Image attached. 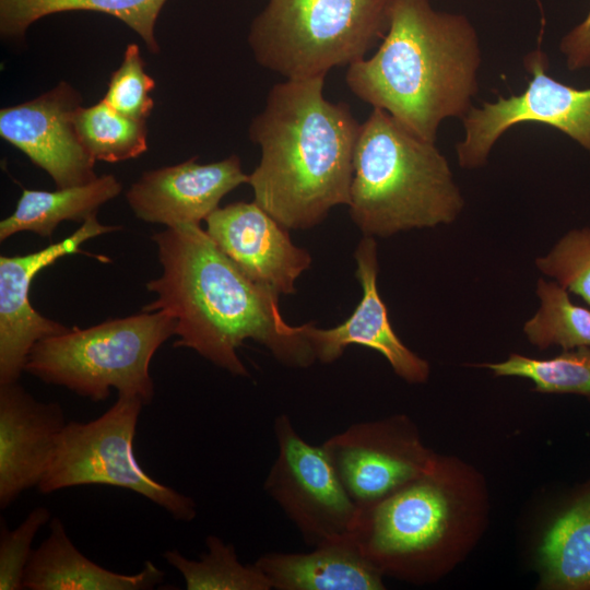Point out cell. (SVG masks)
Here are the masks:
<instances>
[{"label": "cell", "mask_w": 590, "mask_h": 590, "mask_svg": "<svg viewBox=\"0 0 590 590\" xmlns=\"http://www.w3.org/2000/svg\"><path fill=\"white\" fill-rule=\"evenodd\" d=\"M143 405L140 398L121 394L99 417L68 422L38 491L50 494L80 485L116 486L148 498L176 520H193L194 500L150 476L135 458L133 442Z\"/></svg>", "instance_id": "obj_8"}, {"label": "cell", "mask_w": 590, "mask_h": 590, "mask_svg": "<svg viewBox=\"0 0 590 590\" xmlns=\"http://www.w3.org/2000/svg\"><path fill=\"white\" fill-rule=\"evenodd\" d=\"M139 46L129 44L120 67L111 74L104 101L118 113L140 121L150 116L154 80L145 72Z\"/></svg>", "instance_id": "obj_28"}, {"label": "cell", "mask_w": 590, "mask_h": 590, "mask_svg": "<svg viewBox=\"0 0 590 590\" xmlns=\"http://www.w3.org/2000/svg\"><path fill=\"white\" fill-rule=\"evenodd\" d=\"M483 504L479 476L437 455L423 474L359 509L351 532L382 576L424 583L451 568L474 541Z\"/></svg>", "instance_id": "obj_4"}, {"label": "cell", "mask_w": 590, "mask_h": 590, "mask_svg": "<svg viewBox=\"0 0 590 590\" xmlns=\"http://www.w3.org/2000/svg\"><path fill=\"white\" fill-rule=\"evenodd\" d=\"M539 559L541 588L590 590V488L551 526Z\"/></svg>", "instance_id": "obj_21"}, {"label": "cell", "mask_w": 590, "mask_h": 590, "mask_svg": "<svg viewBox=\"0 0 590 590\" xmlns=\"http://www.w3.org/2000/svg\"><path fill=\"white\" fill-rule=\"evenodd\" d=\"M278 456L264 491L294 523L306 544H317L353 530L359 509L341 484L322 445L304 440L291 418L274 420Z\"/></svg>", "instance_id": "obj_10"}, {"label": "cell", "mask_w": 590, "mask_h": 590, "mask_svg": "<svg viewBox=\"0 0 590 590\" xmlns=\"http://www.w3.org/2000/svg\"><path fill=\"white\" fill-rule=\"evenodd\" d=\"M535 264L543 274L554 278L590 306V227L565 234Z\"/></svg>", "instance_id": "obj_27"}, {"label": "cell", "mask_w": 590, "mask_h": 590, "mask_svg": "<svg viewBox=\"0 0 590 590\" xmlns=\"http://www.w3.org/2000/svg\"><path fill=\"white\" fill-rule=\"evenodd\" d=\"M61 405L36 400L21 385L0 384V507L38 486L67 425Z\"/></svg>", "instance_id": "obj_17"}, {"label": "cell", "mask_w": 590, "mask_h": 590, "mask_svg": "<svg viewBox=\"0 0 590 590\" xmlns=\"http://www.w3.org/2000/svg\"><path fill=\"white\" fill-rule=\"evenodd\" d=\"M309 553L271 552L255 564L278 590H381L384 576L361 552L352 532Z\"/></svg>", "instance_id": "obj_18"}, {"label": "cell", "mask_w": 590, "mask_h": 590, "mask_svg": "<svg viewBox=\"0 0 590 590\" xmlns=\"http://www.w3.org/2000/svg\"><path fill=\"white\" fill-rule=\"evenodd\" d=\"M50 533L33 552L23 587L30 590H150L165 573L151 560L132 575L111 571L83 555L70 540L62 521L49 522Z\"/></svg>", "instance_id": "obj_19"}, {"label": "cell", "mask_w": 590, "mask_h": 590, "mask_svg": "<svg viewBox=\"0 0 590 590\" xmlns=\"http://www.w3.org/2000/svg\"><path fill=\"white\" fill-rule=\"evenodd\" d=\"M540 307L523 326L529 342L540 350L558 345L564 351L590 347V309L575 304L557 282L540 279Z\"/></svg>", "instance_id": "obj_24"}, {"label": "cell", "mask_w": 590, "mask_h": 590, "mask_svg": "<svg viewBox=\"0 0 590 590\" xmlns=\"http://www.w3.org/2000/svg\"><path fill=\"white\" fill-rule=\"evenodd\" d=\"M354 257L355 275L363 295L353 314L343 323L330 329H318L311 322L299 326L316 359L332 363L342 356L349 345L359 344L382 354L394 373L405 381L425 382L429 376L428 363L406 347L396 334L379 295L377 244L374 237L364 236Z\"/></svg>", "instance_id": "obj_16"}, {"label": "cell", "mask_w": 590, "mask_h": 590, "mask_svg": "<svg viewBox=\"0 0 590 590\" xmlns=\"http://www.w3.org/2000/svg\"><path fill=\"white\" fill-rule=\"evenodd\" d=\"M481 64L480 38L467 15L435 10L430 0H392L381 44L347 67L345 82L373 108L436 142L444 120L462 119L473 107Z\"/></svg>", "instance_id": "obj_3"}, {"label": "cell", "mask_w": 590, "mask_h": 590, "mask_svg": "<svg viewBox=\"0 0 590 590\" xmlns=\"http://www.w3.org/2000/svg\"><path fill=\"white\" fill-rule=\"evenodd\" d=\"M321 445L358 509L423 474L437 456L405 415L353 424Z\"/></svg>", "instance_id": "obj_11"}, {"label": "cell", "mask_w": 590, "mask_h": 590, "mask_svg": "<svg viewBox=\"0 0 590 590\" xmlns=\"http://www.w3.org/2000/svg\"><path fill=\"white\" fill-rule=\"evenodd\" d=\"M324 78L273 85L249 126L261 158L247 184L255 202L288 229L310 228L350 203L361 123L349 105L324 97Z\"/></svg>", "instance_id": "obj_2"}, {"label": "cell", "mask_w": 590, "mask_h": 590, "mask_svg": "<svg viewBox=\"0 0 590 590\" xmlns=\"http://www.w3.org/2000/svg\"><path fill=\"white\" fill-rule=\"evenodd\" d=\"M78 135L95 161L109 163L134 158L148 149L145 121L129 118L104 99L80 107L75 115Z\"/></svg>", "instance_id": "obj_25"}, {"label": "cell", "mask_w": 590, "mask_h": 590, "mask_svg": "<svg viewBox=\"0 0 590 590\" xmlns=\"http://www.w3.org/2000/svg\"><path fill=\"white\" fill-rule=\"evenodd\" d=\"M197 161L198 156H193L177 165L144 172L126 193L134 215L166 227L200 225L225 194L248 182L235 154L209 164Z\"/></svg>", "instance_id": "obj_15"}, {"label": "cell", "mask_w": 590, "mask_h": 590, "mask_svg": "<svg viewBox=\"0 0 590 590\" xmlns=\"http://www.w3.org/2000/svg\"><path fill=\"white\" fill-rule=\"evenodd\" d=\"M559 50L568 70L590 68V9L586 17L563 36Z\"/></svg>", "instance_id": "obj_30"}, {"label": "cell", "mask_w": 590, "mask_h": 590, "mask_svg": "<svg viewBox=\"0 0 590 590\" xmlns=\"http://www.w3.org/2000/svg\"><path fill=\"white\" fill-rule=\"evenodd\" d=\"M167 0H0V32L21 37L37 20L55 13L92 11L113 15L135 33L151 52L158 51L154 35L157 16Z\"/></svg>", "instance_id": "obj_22"}, {"label": "cell", "mask_w": 590, "mask_h": 590, "mask_svg": "<svg viewBox=\"0 0 590 590\" xmlns=\"http://www.w3.org/2000/svg\"><path fill=\"white\" fill-rule=\"evenodd\" d=\"M496 376H514L532 380L543 393H574L590 399V347L583 346L546 359L511 354L499 363L483 364Z\"/></svg>", "instance_id": "obj_26"}, {"label": "cell", "mask_w": 590, "mask_h": 590, "mask_svg": "<svg viewBox=\"0 0 590 590\" xmlns=\"http://www.w3.org/2000/svg\"><path fill=\"white\" fill-rule=\"evenodd\" d=\"M50 521V510L38 506L14 530L1 523L0 590L24 589L25 571L34 552L33 541L37 532Z\"/></svg>", "instance_id": "obj_29"}, {"label": "cell", "mask_w": 590, "mask_h": 590, "mask_svg": "<svg viewBox=\"0 0 590 590\" xmlns=\"http://www.w3.org/2000/svg\"><path fill=\"white\" fill-rule=\"evenodd\" d=\"M152 239L162 273L146 283L156 298L142 310L175 319L174 347L191 349L240 377L249 375L236 352L246 340L262 344L286 366L316 361L300 327L282 318L279 295L245 275L200 225L166 227Z\"/></svg>", "instance_id": "obj_1"}, {"label": "cell", "mask_w": 590, "mask_h": 590, "mask_svg": "<svg viewBox=\"0 0 590 590\" xmlns=\"http://www.w3.org/2000/svg\"><path fill=\"white\" fill-rule=\"evenodd\" d=\"M122 189L114 175L55 191L23 189L14 212L0 222V240L20 232L50 237L63 221L84 223Z\"/></svg>", "instance_id": "obj_20"}, {"label": "cell", "mask_w": 590, "mask_h": 590, "mask_svg": "<svg viewBox=\"0 0 590 590\" xmlns=\"http://www.w3.org/2000/svg\"><path fill=\"white\" fill-rule=\"evenodd\" d=\"M523 67L531 75L524 91L473 106L461 119L464 135L456 145L460 167L484 166L499 138L526 122L555 128L590 154V88H576L550 75L541 48L523 58Z\"/></svg>", "instance_id": "obj_9"}, {"label": "cell", "mask_w": 590, "mask_h": 590, "mask_svg": "<svg viewBox=\"0 0 590 590\" xmlns=\"http://www.w3.org/2000/svg\"><path fill=\"white\" fill-rule=\"evenodd\" d=\"M176 321L163 311H141L90 328L74 327L45 338L32 349L25 371L47 385L67 388L93 402L118 396L154 397L150 364L175 335Z\"/></svg>", "instance_id": "obj_6"}, {"label": "cell", "mask_w": 590, "mask_h": 590, "mask_svg": "<svg viewBox=\"0 0 590 590\" xmlns=\"http://www.w3.org/2000/svg\"><path fill=\"white\" fill-rule=\"evenodd\" d=\"M81 97L66 82L40 96L0 110V135L44 169L57 188L86 184L97 176L95 160L75 128Z\"/></svg>", "instance_id": "obj_12"}, {"label": "cell", "mask_w": 590, "mask_h": 590, "mask_svg": "<svg viewBox=\"0 0 590 590\" xmlns=\"http://www.w3.org/2000/svg\"><path fill=\"white\" fill-rule=\"evenodd\" d=\"M120 229L87 219L72 235L38 251L0 257V384L15 382L25 371L33 346L69 330L35 310L30 290L35 275L59 258L82 252L86 240Z\"/></svg>", "instance_id": "obj_13"}, {"label": "cell", "mask_w": 590, "mask_h": 590, "mask_svg": "<svg viewBox=\"0 0 590 590\" xmlns=\"http://www.w3.org/2000/svg\"><path fill=\"white\" fill-rule=\"evenodd\" d=\"M206 553L199 560L189 559L176 550L163 553L164 559L179 571L188 590H271V583L253 563L239 562L233 544L216 535L205 539Z\"/></svg>", "instance_id": "obj_23"}, {"label": "cell", "mask_w": 590, "mask_h": 590, "mask_svg": "<svg viewBox=\"0 0 590 590\" xmlns=\"http://www.w3.org/2000/svg\"><path fill=\"white\" fill-rule=\"evenodd\" d=\"M205 222L211 239L251 281L279 296L296 292V280L310 267V253L294 245L288 228L258 203L217 208Z\"/></svg>", "instance_id": "obj_14"}, {"label": "cell", "mask_w": 590, "mask_h": 590, "mask_svg": "<svg viewBox=\"0 0 590 590\" xmlns=\"http://www.w3.org/2000/svg\"><path fill=\"white\" fill-rule=\"evenodd\" d=\"M349 208L364 236L387 237L450 224L464 199L436 142L373 108L358 132Z\"/></svg>", "instance_id": "obj_5"}, {"label": "cell", "mask_w": 590, "mask_h": 590, "mask_svg": "<svg viewBox=\"0 0 590 590\" xmlns=\"http://www.w3.org/2000/svg\"><path fill=\"white\" fill-rule=\"evenodd\" d=\"M392 0H269L248 42L259 64L286 80L326 76L382 39Z\"/></svg>", "instance_id": "obj_7"}]
</instances>
